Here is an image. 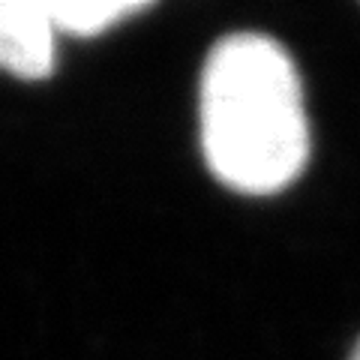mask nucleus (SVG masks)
<instances>
[{"mask_svg":"<svg viewBox=\"0 0 360 360\" xmlns=\"http://www.w3.org/2000/svg\"><path fill=\"white\" fill-rule=\"evenodd\" d=\"M352 360H360V342H357V348H354V354H352Z\"/></svg>","mask_w":360,"mask_h":360,"instance_id":"4","label":"nucleus"},{"mask_svg":"<svg viewBox=\"0 0 360 360\" xmlns=\"http://www.w3.org/2000/svg\"><path fill=\"white\" fill-rule=\"evenodd\" d=\"M54 33L49 0H0V70L18 78L51 75Z\"/></svg>","mask_w":360,"mask_h":360,"instance_id":"2","label":"nucleus"},{"mask_svg":"<svg viewBox=\"0 0 360 360\" xmlns=\"http://www.w3.org/2000/svg\"><path fill=\"white\" fill-rule=\"evenodd\" d=\"M144 9H150V4H141V0H75V4H51L49 0L54 30L78 39L99 37L108 27H115L117 21L141 15Z\"/></svg>","mask_w":360,"mask_h":360,"instance_id":"3","label":"nucleus"},{"mask_svg":"<svg viewBox=\"0 0 360 360\" xmlns=\"http://www.w3.org/2000/svg\"><path fill=\"white\" fill-rule=\"evenodd\" d=\"M201 150L229 189H285L309 160V123L295 60L262 33H231L210 49L198 90Z\"/></svg>","mask_w":360,"mask_h":360,"instance_id":"1","label":"nucleus"}]
</instances>
